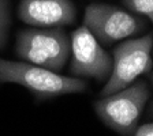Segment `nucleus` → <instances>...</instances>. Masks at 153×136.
Returning <instances> with one entry per match:
<instances>
[{"mask_svg": "<svg viewBox=\"0 0 153 136\" xmlns=\"http://www.w3.org/2000/svg\"><path fill=\"white\" fill-rule=\"evenodd\" d=\"M0 83H15L27 89L37 99H51L67 94L83 93L88 87L81 78L60 75L56 71L27 61L0 57Z\"/></svg>", "mask_w": 153, "mask_h": 136, "instance_id": "1", "label": "nucleus"}, {"mask_svg": "<svg viewBox=\"0 0 153 136\" xmlns=\"http://www.w3.org/2000/svg\"><path fill=\"white\" fill-rule=\"evenodd\" d=\"M15 51L23 61L59 72L70 59L71 42L63 27L26 29L16 37Z\"/></svg>", "mask_w": 153, "mask_h": 136, "instance_id": "2", "label": "nucleus"}, {"mask_svg": "<svg viewBox=\"0 0 153 136\" xmlns=\"http://www.w3.org/2000/svg\"><path fill=\"white\" fill-rule=\"evenodd\" d=\"M148 99V83L137 80L119 91L101 97L94 104V110L112 131L120 135H134Z\"/></svg>", "mask_w": 153, "mask_h": 136, "instance_id": "3", "label": "nucleus"}, {"mask_svg": "<svg viewBox=\"0 0 153 136\" xmlns=\"http://www.w3.org/2000/svg\"><path fill=\"white\" fill-rule=\"evenodd\" d=\"M153 33L128 38L112 49V71L101 90V97L127 87L140 75L153 68Z\"/></svg>", "mask_w": 153, "mask_h": 136, "instance_id": "4", "label": "nucleus"}, {"mask_svg": "<svg viewBox=\"0 0 153 136\" xmlns=\"http://www.w3.org/2000/svg\"><path fill=\"white\" fill-rule=\"evenodd\" d=\"M83 26L102 45H111L142 33L146 22L131 11L104 3H93L85 8Z\"/></svg>", "mask_w": 153, "mask_h": 136, "instance_id": "5", "label": "nucleus"}, {"mask_svg": "<svg viewBox=\"0 0 153 136\" xmlns=\"http://www.w3.org/2000/svg\"><path fill=\"white\" fill-rule=\"evenodd\" d=\"M71 42L70 72L76 78H92L107 82L112 71V57L86 26L74 30Z\"/></svg>", "mask_w": 153, "mask_h": 136, "instance_id": "6", "label": "nucleus"}, {"mask_svg": "<svg viewBox=\"0 0 153 136\" xmlns=\"http://www.w3.org/2000/svg\"><path fill=\"white\" fill-rule=\"evenodd\" d=\"M18 15L34 27H63L75 22L76 10L71 0H21Z\"/></svg>", "mask_w": 153, "mask_h": 136, "instance_id": "7", "label": "nucleus"}, {"mask_svg": "<svg viewBox=\"0 0 153 136\" xmlns=\"http://www.w3.org/2000/svg\"><path fill=\"white\" fill-rule=\"evenodd\" d=\"M122 3L128 11L148 18L153 26V0H122Z\"/></svg>", "mask_w": 153, "mask_h": 136, "instance_id": "8", "label": "nucleus"}, {"mask_svg": "<svg viewBox=\"0 0 153 136\" xmlns=\"http://www.w3.org/2000/svg\"><path fill=\"white\" fill-rule=\"evenodd\" d=\"M10 27L8 0H0V49H3L7 42Z\"/></svg>", "mask_w": 153, "mask_h": 136, "instance_id": "9", "label": "nucleus"}, {"mask_svg": "<svg viewBox=\"0 0 153 136\" xmlns=\"http://www.w3.org/2000/svg\"><path fill=\"white\" fill-rule=\"evenodd\" d=\"M134 136H153V121L138 125L134 131Z\"/></svg>", "mask_w": 153, "mask_h": 136, "instance_id": "10", "label": "nucleus"}, {"mask_svg": "<svg viewBox=\"0 0 153 136\" xmlns=\"http://www.w3.org/2000/svg\"><path fill=\"white\" fill-rule=\"evenodd\" d=\"M149 116H153V102L150 104V108H149Z\"/></svg>", "mask_w": 153, "mask_h": 136, "instance_id": "11", "label": "nucleus"}, {"mask_svg": "<svg viewBox=\"0 0 153 136\" xmlns=\"http://www.w3.org/2000/svg\"><path fill=\"white\" fill-rule=\"evenodd\" d=\"M149 79H150V83H152V87H153V72L150 74V76H149Z\"/></svg>", "mask_w": 153, "mask_h": 136, "instance_id": "12", "label": "nucleus"}]
</instances>
